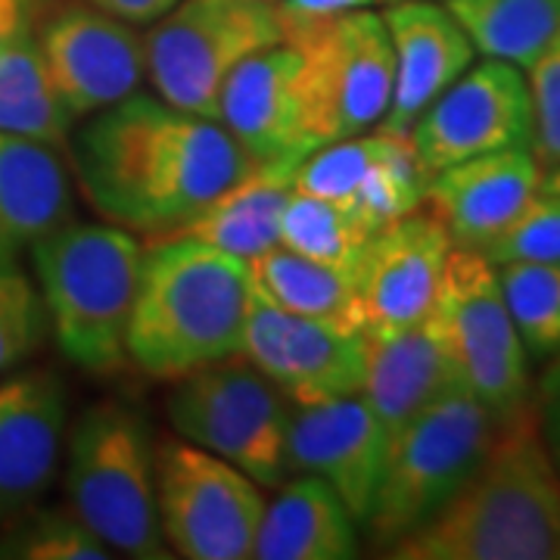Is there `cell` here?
Here are the masks:
<instances>
[{"mask_svg": "<svg viewBox=\"0 0 560 560\" xmlns=\"http://www.w3.org/2000/svg\"><path fill=\"white\" fill-rule=\"evenodd\" d=\"M69 150L88 202L147 237L184 228L256 165L221 121L140 91L88 116Z\"/></svg>", "mask_w": 560, "mask_h": 560, "instance_id": "1", "label": "cell"}, {"mask_svg": "<svg viewBox=\"0 0 560 560\" xmlns=\"http://www.w3.org/2000/svg\"><path fill=\"white\" fill-rule=\"evenodd\" d=\"M393 560H560V467L536 401L499 420L480 467Z\"/></svg>", "mask_w": 560, "mask_h": 560, "instance_id": "2", "label": "cell"}, {"mask_svg": "<svg viewBox=\"0 0 560 560\" xmlns=\"http://www.w3.org/2000/svg\"><path fill=\"white\" fill-rule=\"evenodd\" d=\"M253 302L249 265L190 234L143 243L138 293L128 324V359L156 381L241 355Z\"/></svg>", "mask_w": 560, "mask_h": 560, "instance_id": "3", "label": "cell"}, {"mask_svg": "<svg viewBox=\"0 0 560 560\" xmlns=\"http://www.w3.org/2000/svg\"><path fill=\"white\" fill-rule=\"evenodd\" d=\"M28 253L62 355L91 374L125 368L143 243L119 224L69 219Z\"/></svg>", "mask_w": 560, "mask_h": 560, "instance_id": "4", "label": "cell"}, {"mask_svg": "<svg viewBox=\"0 0 560 560\" xmlns=\"http://www.w3.org/2000/svg\"><path fill=\"white\" fill-rule=\"evenodd\" d=\"M62 448L66 504L113 555L172 558L156 504V440L138 408L116 399L88 405Z\"/></svg>", "mask_w": 560, "mask_h": 560, "instance_id": "5", "label": "cell"}, {"mask_svg": "<svg viewBox=\"0 0 560 560\" xmlns=\"http://www.w3.org/2000/svg\"><path fill=\"white\" fill-rule=\"evenodd\" d=\"M296 54L300 131L308 147L374 131L393 101L396 57L383 13L368 7L318 20H280Z\"/></svg>", "mask_w": 560, "mask_h": 560, "instance_id": "6", "label": "cell"}, {"mask_svg": "<svg viewBox=\"0 0 560 560\" xmlns=\"http://www.w3.org/2000/svg\"><path fill=\"white\" fill-rule=\"evenodd\" d=\"M499 415L470 389H452L389 440L381 486L361 529L383 555L433 521L480 467Z\"/></svg>", "mask_w": 560, "mask_h": 560, "instance_id": "7", "label": "cell"}, {"mask_svg": "<svg viewBox=\"0 0 560 560\" xmlns=\"http://www.w3.org/2000/svg\"><path fill=\"white\" fill-rule=\"evenodd\" d=\"M275 44H283L275 0H175L143 32L147 81L165 103L219 121L224 81Z\"/></svg>", "mask_w": 560, "mask_h": 560, "instance_id": "8", "label": "cell"}, {"mask_svg": "<svg viewBox=\"0 0 560 560\" xmlns=\"http://www.w3.org/2000/svg\"><path fill=\"white\" fill-rule=\"evenodd\" d=\"M165 415L180 440L241 467L261 489L290 480V401L241 355L172 381Z\"/></svg>", "mask_w": 560, "mask_h": 560, "instance_id": "9", "label": "cell"}, {"mask_svg": "<svg viewBox=\"0 0 560 560\" xmlns=\"http://www.w3.org/2000/svg\"><path fill=\"white\" fill-rule=\"evenodd\" d=\"M464 389L499 418L533 401L529 352L511 320L495 265L480 249L452 246L430 312Z\"/></svg>", "mask_w": 560, "mask_h": 560, "instance_id": "10", "label": "cell"}, {"mask_svg": "<svg viewBox=\"0 0 560 560\" xmlns=\"http://www.w3.org/2000/svg\"><path fill=\"white\" fill-rule=\"evenodd\" d=\"M265 492L241 467L180 436L156 442V504L172 558L249 560Z\"/></svg>", "mask_w": 560, "mask_h": 560, "instance_id": "11", "label": "cell"}, {"mask_svg": "<svg viewBox=\"0 0 560 560\" xmlns=\"http://www.w3.org/2000/svg\"><path fill=\"white\" fill-rule=\"evenodd\" d=\"M423 178L501 150H533V94L521 66L486 57L470 62L408 131Z\"/></svg>", "mask_w": 560, "mask_h": 560, "instance_id": "12", "label": "cell"}, {"mask_svg": "<svg viewBox=\"0 0 560 560\" xmlns=\"http://www.w3.org/2000/svg\"><path fill=\"white\" fill-rule=\"evenodd\" d=\"M241 359L275 383L290 405H315L364 389L368 334L280 312L253 293Z\"/></svg>", "mask_w": 560, "mask_h": 560, "instance_id": "13", "label": "cell"}, {"mask_svg": "<svg viewBox=\"0 0 560 560\" xmlns=\"http://www.w3.org/2000/svg\"><path fill=\"white\" fill-rule=\"evenodd\" d=\"M35 35L50 81L75 121L116 106L147 81L143 32L84 0L38 20Z\"/></svg>", "mask_w": 560, "mask_h": 560, "instance_id": "14", "label": "cell"}, {"mask_svg": "<svg viewBox=\"0 0 560 560\" xmlns=\"http://www.w3.org/2000/svg\"><path fill=\"white\" fill-rule=\"evenodd\" d=\"M389 436L364 396L290 405V474L327 482L359 526L368 521L386 464Z\"/></svg>", "mask_w": 560, "mask_h": 560, "instance_id": "15", "label": "cell"}, {"mask_svg": "<svg viewBox=\"0 0 560 560\" xmlns=\"http://www.w3.org/2000/svg\"><path fill=\"white\" fill-rule=\"evenodd\" d=\"M452 246L448 231L420 209L371 237L355 271L368 337L399 334L433 312Z\"/></svg>", "mask_w": 560, "mask_h": 560, "instance_id": "16", "label": "cell"}, {"mask_svg": "<svg viewBox=\"0 0 560 560\" xmlns=\"http://www.w3.org/2000/svg\"><path fill=\"white\" fill-rule=\"evenodd\" d=\"M66 383L54 371H25L0 383V526L50 489L66 436Z\"/></svg>", "mask_w": 560, "mask_h": 560, "instance_id": "17", "label": "cell"}, {"mask_svg": "<svg viewBox=\"0 0 560 560\" xmlns=\"http://www.w3.org/2000/svg\"><path fill=\"white\" fill-rule=\"evenodd\" d=\"M541 178L545 168L533 150L486 153L430 175L420 206L448 231L455 246L482 249L517 219Z\"/></svg>", "mask_w": 560, "mask_h": 560, "instance_id": "18", "label": "cell"}, {"mask_svg": "<svg viewBox=\"0 0 560 560\" xmlns=\"http://www.w3.org/2000/svg\"><path fill=\"white\" fill-rule=\"evenodd\" d=\"M396 79L393 101L377 125L386 135L408 138L418 116L474 62V44L458 20L433 0H396L386 13Z\"/></svg>", "mask_w": 560, "mask_h": 560, "instance_id": "19", "label": "cell"}, {"mask_svg": "<svg viewBox=\"0 0 560 560\" xmlns=\"http://www.w3.org/2000/svg\"><path fill=\"white\" fill-rule=\"evenodd\" d=\"M219 121L253 162L318 150L300 131L293 47L275 44L246 57L221 88Z\"/></svg>", "mask_w": 560, "mask_h": 560, "instance_id": "20", "label": "cell"}, {"mask_svg": "<svg viewBox=\"0 0 560 560\" xmlns=\"http://www.w3.org/2000/svg\"><path fill=\"white\" fill-rule=\"evenodd\" d=\"M458 386V371L430 315L399 334L368 337V377L361 396L374 408L389 440L427 405Z\"/></svg>", "mask_w": 560, "mask_h": 560, "instance_id": "21", "label": "cell"}, {"mask_svg": "<svg viewBox=\"0 0 560 560\" xmlns=\"http://www.w3.org/2000/svg\"><path fill=\"white\" fill-rule=\"evenodd\" d=\"M72 219V184L60 150L40 140L0 135V265Z\"/></svg>", "mask_w": 560, "mask_h": 560, "instance_id": "22", "label": "cell"}, {"mask_svg": "<svg viewBox=\"0 0 560 560\" xmlns=\"http://www.w3.org/2000/svg\"><path fill=\"white\" fill-rule=\"evenodd\" d=\"M305 156L308 153H290L280 160L256 162L178 231L224 256L259 259L280 243V219L296 190V168Z\"/></svg>", "mask_w": 560, "mask_h": 560, "instance_id": "23", "label": "cell"}, {"mask_svg": "<svg viewBox=\"0 0 560 560\" xmlns=\"http://www.w3.org/2000/svg\"><path fill=\"white\" fill-rule=\"evenodd\" d=\"M265 501L256 560H349L359 555V521L318 477L293 474Z\"/></svg>", "mask_w": 560, "mask_h": 560, "instance_id": "24", "label": "cell"}, {"mask_svg": "<svg viewBox=\"0 0 560 560\" xmlns=\"http://www.w3.org/2000/svg\"><path fill=\"white\" fill-rule=\"evenodd\" d=\"M246 265L253 293L268 305L340 330L364 334V308L352 275L305 259L287 246H275Z\"/></svg>", "mask_w": 560, "mask_h": 560, "instance_id": "25", "label": "cell"}, {"mask_svg": "<svg viewBox=\"0 0 560 560\" xmlns=\"http://www.w3.org/2000/svg\"><path fill=\"white\" fill-rule=\"evenodd\" d=\"M72 128L75 116L54 88L38 35L28 28L0 54V135H20L66 150Z\"/></svg>", "mask_w": 560, "mask_h": 560, "instance_id": "26", "label": "cell"}, {"mask_svg": "<svg viewBox=\"0 0 560 560\" xmlns=\"http://www.w3.org/2000/svg\"><path fill=\"white\" fill-rule=\"evenodd\" d=\"M474 50L523 72L560 40V0H445Z\"/></svg>", "mask_w": 560, "mask_h": 560, "instance_id": "27", "label": "cell"}, {"mask_svg": "<svg viewBox=\"0 0 560 560\" xmlns=\"http://www.w3.org/2000/svg\"><path fill=\"white\" fill-rule=\"evenodd\" d=\"M371 237L374 234L359 219H352L346 209L312 194L293 190L280 219L278 246H287L305 259L320 261L327 268H337L355 278Z\"/></svg>", "mask_w": 560, "mask_h": 560, "instance_id": "28", "label": "cell"}, {"mask_svg": "<svg viewBox=\"0 0 560 560\" xmlns=\"http://www.w3.org/2000/svg\"><path fill=\"white\" fill-rule=\"evenodd\" d=\"M0 558L3 560H109L113 548L62 504H32L13 521L0 526Z\"/></svg>", "mask_w": 560, "mask_h": 560, "instance_id": "29", "label": "cell"}, {"mask_svg": "<svg viewBox=\"0 0 560 560\" xmlns=\"http://www.w3.org/2000/svg\"><path fill=\"white\" fill-rule=\"evenodd\" d=\"M495 275L526 352L548 361L560 349V268L504 261L495 265Z\"/></svg>", "mask_w": 560, "mask_h": 560, "instance_id": "30", "label": "cell"}, {"mask_svg": "<svg viewBox=\"0 0 560 560\" xmlns=\"http://www.w3.org/2000/svg\"><path fill=\"white\" fill-rule=\"evenodd\" d=\"M480 253L492 265L536 261L560 268V190L539 184V190L517 212V219L486 243Z\"/></svg>", "mask_w": 560, "mask_h": 560, "instance_id": "31", "label": "cell"}, {"mask_svg": "<svg viewBox=\"0 0 560 560\" xmlns=\"http://www.w3.org/2000/svg\"><path fill=\"white\" fill-rule=\"evenodd\" d=\"M47 327L38 287L16 265H0V371L28 359L44 342Z\"/></svg>", "mask_w": 560, "mask_h": 560, "instance_id": "32", "label": "cell"}, {"mask_svg": "<svg viewBox=\"0 0 560 560\" xmlns=\"http://www.w3.org/2000/svg\"><path fill=\"white\" fill-rule=\"evenodd\" d=\"M526 81H529L533 119H536L533 153L541 162V168H555L560 165V40H555L526 69Z\"/></svg>", "mask_w": 560, "mask_h": 560, "instance_id": "33", "label": "cell"}, {"mask_svg": "<svg viewBox=\"0 0 560 560\" xmlns=\"http://www.w3.org/2000/svg\"><path fill=\"white\" fill-rule=\"evenodd\" d=\"M536 411L545 440L551 445V452H560V349L548 359V368L541 374L539 393H536Z\"/></svg>", "mask_w": 560, "mask_h": 560, "instance_id": "34", "label": "cell"}, {"mask_svg": "<svg viewBox=\"0 0 560 560\" xmlns=\"http://www.w3.org/2000/svg\"><path fill=\"white\" fill-rule=\"evenodd\" d=\"M40 20V0H0V54Z\"/></svg>", "mask_w": 560, "mask_h": 560, "instance_id": "35", "label": "cell"}, {"mask_svg": "<svg viewBox=\"0 0 560 560\" xmlns=\"http://www.w3.org/2000/svg\"><path fill=\"white\" fill-rule=\"evenodd\" d=\"M275 3H278L280 20H318V16L371 7L374 0H275Z\"/></svg>", "mask_w": 560, "mask_h": 560, "instance_id": "36", "label": "cell"}, {"mask_svg": "<svg viewBox=\"0 0 560 560\" xmlns=\"http://www.w3.org/2000/svg\"><path fill=\"white\" fill-rule=\"evenodd\" d=\"M84 3L97 7L109 16L131 22V25H147V22L160 20L175 0H84Z\"/></svg>", "mask_w": 560, "mask_h": 560, "instance_id": "37", "label": "cell"}, {"mask_svg": "<svg viewBox=\"0 0 560 560\" xmlns=\"http://www.w3.org/2000/svg\"><path fill=\"white\" fill-rule=\"evenodd\" d=\"M541 184H548L551 190H560V165H555V168H545V178H541Z\"/></svg>", "mask_w": 560, "mask_h": 560, "instance_id": "38", "label": "cell"}, {"mask_svg": "<svg viewBox=\"0 0 560 560\" xmlns=\"http://www.w3.org/2000/svg\"><path fill=\"white\" fill-rule=\"evenodd\" d=\"M555 458H558V467H560V452H558V455H555Z\"/></svg>", "mask_w": 560, "mask_h": 560, "instance_id": "39", "label": "cell"}, {"mask_svg": "<svg viewBox=\"0 0 560 560\" xmlns=\"http://www.w3.org/2000/svg\"><path fill=\"white\" fill-rule=\"evenodd\" d=\"M393 3H396V0H393Z\"/></svg>", "mask_w": 560, "mask_h": 560, "instance_id": "40", "label": "cell"}]
</instances>
